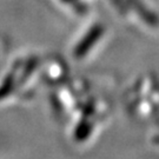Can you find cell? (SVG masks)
<instances>
[{
  "label": "cell",
  "mask_w": 159,
  "mask_h": 159,
  "mask_svg": "<svg viewBox=\"0 0 159 159\" xmlns=\"http://www.w3.org/2000/svg\"><path fill=\"white\" fill-rule=\"evenodd\" d=\"M102 32H104V29H102V26L100 25H96L89 33L86 34L85 38L80 41L79 45L77 46V48L74 51V56L77 58L84 57L87 53V51L92 47V45L99 39V37L102 35Z\"/></svg>",
  "instance_id": "cell-1"
},
{
  "label": "cell",
  "mask_w": 159,
  "mask_h": 159,
  "mask_svg": "<svg viewBox=\"0 0 159 159\" xmlns=\"http://www.w3.org/2000/svg\"><path fill=\"white\" fill-rule=\"evenodd\" d=\"M90 131H91V126H90V124H87L86 121H84V123H81V124L78 126L77 132H75V138H77L78 140L85 139L86 137L89 136Z\"/></svg>",
  "instance_id": "cell-3"
},
{
  "label": "cell",
  "mask_w": 159,
  "mask_h": 159,
  "mask_svg": "<svg viewBox=\"0 0 159 159\" xmlns=\"http://www.w3.org/2000/svg\"><path fill=\"white\" fill-rule=\"evenodd\" d=\"M14 75H13V73H11L7 78H6V80L4 81V84H2V86L0 87V99H2L4 97H6L10 92H11L12 87H13V83H14Z\"/></svg>",
  "instance_id": "cell-2"
}]
</instances>
